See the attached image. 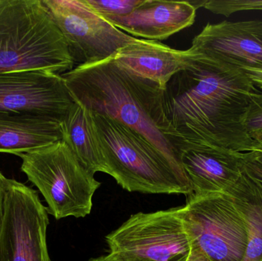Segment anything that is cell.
<instances>
[{
	"label": "cell",
	"instance_id": "6da1fadb",
	"mask_svg": "<svg viewBox=\"0 0 262 261\" xmlns=\"http://www.w3.org/2000/svg\"><path fill=\"white\" fill-rule=\"evenodd\" d=\"M194 54L192 64L176 74L164 90L165 111L174 133L183 144L255 151L258 147L246 134L244 119L251 98L259 90L242 69Z\"/></svg>",
	"mask_w": 262,
	"mask_h": 261
},
{
	"label": "cell",
	"instance_id": "7a4b0ae2",
	"mask_svg": "<svg viewBox=\"0 0 262 261\" xmlns=\"http://www.w3.org/2000/svg\"><path fill=\"white\" fill-rule=\"evenodd\" d=\"M62 77L76 102L141 134L185 176L180 161L183 144L166 116L164 89L112 58L74 67Z\"/></svg>",
	"mask_w": 262,
	"mask_h": 261
},
{
	"label": "cell",
	"instance_id": "3957f363",
	"mask_svg": "<svg viewBox=\"0 0 262 261\" xmlns=\"http://www.w3.org/2000/svg\"><path fill=\"white\" fill-rule=\"evenodd\" d=\"M64 37L41 0H0V74L74 68Z\"/></svg>",
	"mask_w": 262,
	"mask_h": 261
},
{
	"label": "cell",
	"instance_id": "277c9868",
	"mask_svg": "<svg viewBox=\"0 0 262 261\" xmlns=\"http://www.w3.org/2000/svg\"><path fill=\"white\" fill-rule=\"evenodd\" d=\"M92 116L107 174L124 189L150 194L192 195L186 176L146 138L108 116L93 111Z\"/></svg>",
	"mask_w": 262,
	"mask_h": 261
},
{
	"label": "cell",
	"instance_id": "5b68a950",
	"mask_svg": "<svg viewBox=\"0 0 262 261\" xmlns=\"http://www.w3.org/2000/svg\"><path fill=\"white\" fill-rule=\"evenodd\" d=\"M18 156L21 171L42 195L49 214L57 220L90 214L101 182L81 165L64 141Z\"/></svg>",
	"mask_w": 262,
	"mask_h": 261
},
{
	"label": "cell",
	"instance_id": "8992f818",
	"mask_svg": "<svg viewBox=\"0 0 262 261\" xmlns=\"http://www.w3.org/2000/svg\"><path fill=\"white\" fill-rule=\"evenodd\" d=\"M180 214L192 247L212 261H243L247 225L227 193L190 195Z\"/></svg>",
	"mask_w": 262,
	"mask_h": 261
},
{
	"label": "cell",
	"instance_id": "52a82bcc",
	"mask_svg": "<svg viewBox=\"0 0 262 261\" xmlns=\"http://www.w3.org/2000/svg\"><path fill=\"white\" fill-rule=\"evenodd\" d=\"M106 241L118 261H187L192 248L180 207L134 215Z\"/></svg>",
	"mask_w": 262,
	"mask_h": 261
},
{
	"label": "cell",
	"instance_id": "ba28073f",
	"mask_svg": "<svg viewBox=\"0 0 262 261\" xmlns=\"http://www.w3.org/2000/svg\"><path fill=\"white\" fill-rule=\"evenodd\" d=\"M49 224L47 208L37 192L6 178L0 261H51L46 241Z\"/></svg>",
	"mask_w": 262,
	"mask_h": 261
},
{
	"label": "cell",
	"instance_id": "9c48e42d",
	"mask_svg": "<svg viewBox=\"0 0 262 261\" xmlns=\"http://www.w3.org/2000/svg\"><path fill=\"white\" fill-rule=\"evenodd\" d=\"M61 32L76 67L113 58L137 38L120 30L83 0H42Z\"/></svg>",
	"mask_w": 262,
	"mask_h": 261
},
{
	"label": "cell",
	"instance_id": "30bf717a",
	"mask_svg": "<svg viewBox=\"0 0 262 261\" xmlns=\"http://www.w3.org/2000/svg\"><path fill=\"white\" fill-rule=\"evenodd\" d=\"M75 103L62 75L46 70L0 74V116L62 122Z\"/></svg>",
	"mask_w": 262,
	"mask_h": 261
},
{
	"label": "cell",
	"instance_id": "8fae6325",
	"mask_svg": "<svg viewBox=\"0 0 262 261\" xmlns=\"http://www.w3.org/2000/svg\"><path fill=\"white\" fill-rule=\"evenodd\" d=\"M189 49L242 70L262 68V21L208 23Z\"/></svg>",
	"mask_w": 262,
	"mask_h": 261
},
{
	"label": "cell",
	"instance_id": "7c38bea8",
	"mask_svg": "<svg viewBox=\"0 0 262 261\" xmlns=\"http://www.w3.org/2000/svg\"><path fill=\"white\" fill-rule=\"evenodd\" d=\"M195 15L190 1L143 0L129 15L103 18L134 38L162 41L192 26Z\"/></svg>",
	"mask_w": 262,
	"mask_h": 261
},
{
	"label": "cell",
	"instance_id": "4fadbf2b",
	"mask_svg": "<svg viewBox=\"0 0 262 261\" xmlns=\"http://www.w3.org/2000/svg\"><path fill=\"white\" fill-rule=\"evenodd\" d=\"M180 161L192 195L224 193L242 175L238 153L224 149L183 144Z\"/></svg>",
	"mask_w": 262,
	"mask_h": 261
},
{
	"label": "cell",
	"instance_id": "5bb4252c",
	"mask_svg": "<svg viewBox=\"0 0 262 261\" xmlns=\"http://www.w3.org/2000/svg\"><path fill=\"white\" fill-rule=\"evenodd\" d=\"M190 50L172 49L157 41L140 39L120 49L112 59L137 76L166 88L169 80L195 59Z\"/></svg>",
	"mask_w": 262,
	"mask_h": 261
},
{
	"label": "cell",
	"instance_id": "9a60e30c",
	"mask_svg": "<svg viewBox=\"0 0 262 261\" xmlns=\"http://www.w3.org/2000/svg\"><path fill=\"white\" fill-rule=\"evenodd\" d=\"M61 122L32 116H0V153H23L62 140Z\"/></svg>",
	"mask_w": 262,
	"mask_h": 261
},
{
	"label": "cell",
	"instance_id": "2e32d148",
	"mask_svg": "<svg viewBox=\"0 0 262 261\" xmlns=\"http://www.w3.org/2000/svg\"><path fill=\"white\" fill-rule=\"evenodd\" d=\"M61 128L62 141L89 173L94 176L98 172L107 173L89 109L75 101L61 122Z\"/></svg>",
	"mask_w": 262,
	"mask_h": 261
},
{
	"label": "cell",
	"instance_id": "e0dca14e",
	"mask_svg": "<svg viewBox=\"0 0 262 261\" xmlns=\"http://www.w3.org/2000/svg\"><path fill=\"white\" fill-rule=\"evenodd\" d=\"M224 193L231 196L247 225V246L243 261H262V185L242 169L238 180Z\"/></svg>",
	"mask_w": 262,
	"mask_h": 261
},
{
	"label": "cell",
	"instance_id": "ac0fdd59",
	"mask_svg": "<svg viewBox=\"0 0 262 261\" xmlns=\"http://www.w3.org/2000/svg\"><path fill=\"white\" fill-rule=\"evenodd\" d=\"M192 4L196 9L203 7L225 16L241 11L262 10V0H208L192 2Z\"/></svg>",
	"mask_w": 262,
	"mask_h": 261
},
{
	"label": "cell",
	"instance_id": "d6986e66",
	"mask_svg": "<svg viewBox=\"0 0 262 261\" xmlns=\"http://www.w3.org/2000/svg\"><path fill=\"white\" fill-rule=\"evenodd\" d=\"M244 128L249 139L258 147L262 144L261 92H256L251 98L245 115Z\"/></svg>",
	"mask_w": 262,
	"mask_h": 261
},
{
	"label": "cell",
	"instance_id": "ffe728a7",
	"mask_svg": "<svg viewBox=\"0 0 262 261\" xmlns=\"http://www.w3.org/2000/svg\"><path fill=\"white\" fill-rule=\"evenodd\" d=\"M143 0H83L94 12L101 17L125 16Z\"/></svg>",
	"mask_w": 262,
	"mask_h": 261
},
{
	"label": "cell",
	"instance_id": "44dd1931",
	"mask_svg": "<svg viewBox=\"0 0 262 261\" xmlns=\"http://www.w3.org/2000/svg\"><path fill=\"white\" fill-rule=\"evenodd\" d=\"M243 171L262 185V165L250 157L247 153H238Z\"/></svg>",
	"mask_w": 262,
	"mask_h": 261
},
{
	"label": "cell",
	"instance_id": "7402d4cb",
	"mask_svg": "<svg viewBox=\"0 0 262 261\" xmlns=\"http://www.w3.org/2000/svg\"><path fill=\"white\" fill-rule=\"evenodd\" d=\"M243 70L254 85L262 89V68L244 69Z\"/></svg>",
	"mask_w": 262,
	"mask_h": 261
},
{
	"label": "cell",
	"instance_id": "603a6c76",
	"mask_svg": "<svg viewBox=\"0 0 262 261\" xmlns=\"http://www.w3.org/2000/svg\"><path fill=\"white\" fill-rule=\"evenodd\" d=\"M187 261H212L198 248L192 247Z\"/></svg>",
	"mask_w": 262,
	"mask_h": 261
},
{
	"label": "cell",
	"instance_id": "cb8c5ba5",
	"mask_svg": "<svg viewBox=\"0 0 262 261\" xmlns=\"http://www.w3.org/2000/svg\"><path fill=\"white\" fill-rule=\"evenodd\" d=\"M6 176H3L0 172V223L3 216V199H4L5 179Z\"/></svg>",
	"mask_w": 262,
	"mask_h": 261
},
{
	"label": "cell",
	"instance_id": "d4e9b609",
	"mask_svg": "<svg viewBox=\"0 0 262 261\" xmlns=\"http://www.w3.org/2000/svg\"><path fill=\"white\" fill-rule=\"evenodd\" d=\"M247 153L252 159L262 165V145H259V147L255 151L249 152Z\"/></svg>",
	"mask_w": 262,
	"mask_h": 261
},
{
	"label": "cell",
	"instance_id": "484cf974",
	"mask_svg": "<svg viewBox=\"0 0 262 261\" xmlns=\"http://www.w3.org/2000/svg\"><path fill=\"white\" fill-rule=\"evenodd\" d=\"M90 261H118L115 257H112L111 254L107 256H102V257H98V258L92 259Z\"/></svg>",
	"mask_w": 262,
	"mask_h": 261
}]
</instances>
